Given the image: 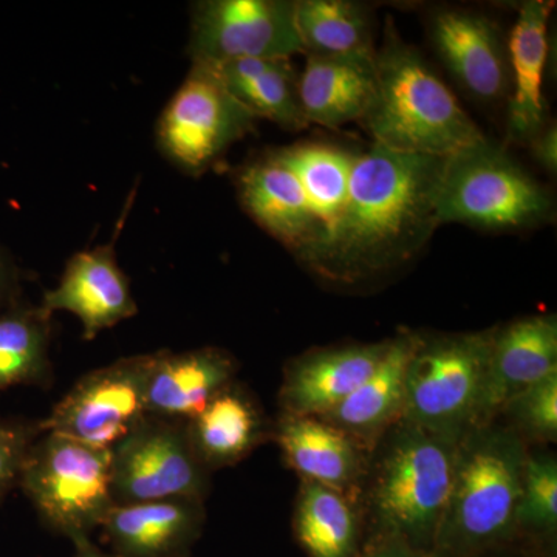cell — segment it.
Instances as JSON below:
<instances>
[{
    "label": "cell",
    "instance_id": "cell-1",
    "mask_svg": "<svg viewBox=\"0 0 557 557\" xmlns=\"http://www.w3.org/2000/svg\"><path fill=\"white\" fill-rule=\"evenodd\" d=\"M443 159L370 145L355 153L346 211L335 239L311 269L355 285L408 263L440 228L435 193Z\"/></svg>",
    "mask_w": 557,
    "mask_h": 557
},
{
    "label": "cell",
    "instance_id": "cell-2",
    "mask_svg": "<svg viewBox=\"0 0 557 557\" xmlns=\"http://www.w3.org/2000/svg\"><path fill=\"white\" fill-rule=\"evenodd\" d=\"M460 443L399 420L370 453L357 502L364 544L399 541L431 555L453 490Z\"/></svg>",
    "mask_w": 557,
    "mask_h": 557
},
{
    "label": "cell",
    "instance_id": "cell-3",
    "mask_svg": "<svg viewBox=\"0 0 557 557\" xmlns=\"http://www.w3.org/2000/svg\"><path fill=\"white\" fill-rule=\"evenodd\" d=\"M528 445L494 420L458 445L453 490L432 557H472L518 547V509Z\"/></svg>",
    "mask_w": 557,
    "mask_h": 557
},
{
    "label": "cell",
    "instance_id": "cell-4",
    "mask_svg": "<svg viewBox=\"0 0 557 557\" xmlns=\"http://www.w3.org/2000/svg\"><path fill=\"white\" fill-rule=\"evenodd\" d=\"M359 123L375 145L438 159L486 138L391 22L375 53V94Z\"/></svg>",
    "mask_w": 557,
    "mask_h": 557
},
{
    "label": "cell",
    "instance_id": "cell-5",
    "mask_svg": "<svg viewBox=\"0 0 557 557\" xmlns=\"http://www.w3.org/2000/svg\"><path fill=\"white\" fill-rule=\"evenodd\" d=\"M491 330L420 333L406 373L401 420L460 443L486 423Z\"/></svg>",
    "mask_w": 557,
    "mask_h": 557
},
{
    "label": "cell",
    "instance_id": "cell-6",
    "mask_svg": "<svg viewBox=\"0 0 557 557\" xmlns=\"http://www.w3.org/2000/svg\"><path fill=\"white\" fill-rule=\"evenodd\" d=\"M552 211L548 190L487 138L443 159L435 193L440 226L528 228L547 220Z\"/></svg>",
    "mask_w": 557,
    "mask_h": 557
},
{
    "label": "cell",
    "instance_id": "cell-7",
    "mask_svg": "<svg viewBox=\"0 0 557 557\" xmlns=\"http://www.w3.org/2000/svg\"><path fill=\"white\" fill-rule=\"evenodd\" d=\"M20 486L54 533L89 539L115 505L109 449L44 431L33 443Z\"/></svg>",
    "mask_w": 557,
    "mask_h": 557
},
{
    "label": "cell",
    "instance_id": "cell-8",
    "mask_svg": "<svg viewBox=\"0 0 557 557\" xmlns=\"http://www.w3.org/2000/svg\"><path fill=\"white\" fill-rule=\"evenodd\" d=\"M256 120L230 94L214 69L193 62L161 113L157 145L180 171L200 175L234 143L251 134Z\"/></svg>",
    "mask_w": 557,
    "mask_h": 557
},
{
    "label": "cell",
    "instance_id": "cell-9",
    "mask_svg": "<svg viewBox=\"0 0 557 557\" xmlns=\"http://www.w3.org/2000/svg\"><path fill=\"white\" fill-rule=\"evenodd\" d=\"M110 456L115 505L208 496L211 472L190 445L186 421L148 413Z\"/></svg>",
    "mask_w": 557,
    "mask_h": 557
},
{
    "label": "cell",
    "instance_id": "cell-10",
    "mask_svg": "<svg viewBox=\"0 0 557 557\" xmlns=\"http://www.w3.org/2000/svg\"><path fill=\"white\" fill-rule=\"evenodd\" d=\"M153 361L156 351L134 355L81 376L40 420L42 431L112 449L148 416L146 387Z\"/></svg>",
    "mask_w": 557,
    "mask_h": 557
},
{
    "label": "cell",
    "instance_id": "cell-11",
    "mask_svg": "<svg viewBox=\"0 0 557 557\" xmlns=\"http://www.w3.org/2000/svg\"><path fill=\"white\" fill-rule=\"evenodd\" d=\"M188 53L197 64L304 53L288 0H205L190 14Z\"/></svg>",
    "mask_w": 557,
    "mask_h": 557
},
{
    "label": "cell",
    "instance_id": "cell-12",
    "mask_svg": "<svg viewBox=\"0 0 557 557\" xmlns=\"http://www.w3.org/2000/svg\"><path fill=\"white\" fill-rule=\"evenodd\" d=\"M391 339L311 348L289 359L278 388L282 416L322 417L375 372Z\"/></svg>",
    "mask_w": 557,
    "mask_h": 557
},
{
    "label": "cell",
    "instance_id": "cell-13",
    "mask_svg": "<svg viewBox=\"0 0 557 557\" xmlns=\"http://www.w3.org/2000/svg\"><path fill=\"white\" fill-rule=\"evenodd\" d=\"M40 307L75 314L83 324V338H97L104 330L134 318L138 307L129 278L116 262L113 244L76 252L65 265L60 284L44 295Z\"/></svg>",
    "mask_w": 557,
    "mask_h": 557
},
{
    "label": "cell",
    "instance_id": "cell-14",
    "mask_svg": "<svg viewBox=\"0 0 557 557\" xmlns=\"http://www.w3.org/2000/svg\"><path fill=\"white\" fill-rule=\"evenodd\" d=\"M431 36L440 58L469 95L485 102L508 97L507 44L490 17L468 10H440L432 17Z\"/></svg>",
    "mask_w": 557,
    "mask_h": 557
},
{
    "label": "cell",
    "instance_id": "cell-15",
    "mask_svg": "<svg viewBox=\"0 0 557 557\" xmlns=\"http://www.w3.org/2000/svg\"><path fill=\"white\" fill-rule=\"evenodd\" d=\"M249 218L300 260L314 247V225L299 180L274 150L242 168L236 178Z\"/></svg>",
    "mask_w": 557,
    "mask_h": 557
},
{
    "label": "cell",
    "instance_id": "cell-16",
    "mask_svg": "<svg viewBox=\"0 0 557 557\" xmlns=\"http://www.w3.org/2000/svg\"><path fill=\"white\" fill-rule=\"evenodd\" d=\"M557 373V319L530 314L491 329L486 423L497 420L508 399Z\"/></svg>",
    "mask_w": 557,
    "mask_h": 557
},
{
    "label": "cell",
    "instance_id": "cell-17",
    "mask_svg": "<svg viewBox=\"0 0 557 557\" xmlns=\"http://www.w3.org/2000/svg\"><path fill=\"white\" fill-rule=\"evenodd\" d=\"M271 440L300 480L358 496L368 471L370 450L346 432L318 417L282 416Z\"/></svg>",
    "mask_w": 557,
    "mask_h": 557
},
{
    "label": "cell",
    "instance_id": "cell-18",
    "mask_svg": "<svg viewBox=\"0 0 557 557\" xmlns=\"http://www.w3.org/2000/svg\"><path fill=\"white\" fill-rule=\"evenodd\" d=\"M205 519V502L171 498L113 505L101 528L115 557H189Z\"/></svg>",
    "mask_w": 557,
    "mask_h": 557
},
{
    "label": "cell",
    "instance_id": "cell-19",
    "mask_svg": "<svg viewBox=\"0 0 557 557\" xmlns=\"http://www.w3.org/2000/svg\"><path fill=\"white\" fill-rule=\"evenodd\" d=\"M237 369L233 355L219 347L182 354L156 351L146 387V410L150 416L193 420L236 381Z\"/></svg>",
    "mask_w": 557,
    "mask_h": 557
},
{
    "label": "cell",
    "instance_id": "cell-20",
    "mask_svg": "<svg viewBox=\"0 0 557 557\" xmlns=\"http://www.w3.org/2000/svg\"><path fill=\"white\" fill-rule=\"evenodd\" d=\"M555 2L528 0L507 42L509 61L508 135L528 143L544 129V73L548 58V24Z\"/></svg>",
    "mask_w": 557,
    "mask_h": 557
},
{
    "label": "cell",
    "instance_id": "cell-21",
    "mask_svg": "<svg viewBox=\"0 0 557 557\" xmlns=\"http://www.w3.org/2000/svg\"><path fill=\"white\" fill-rule=\"evenodd\" d=\"M418 338V332H401L391 338L386 357L375 372L339 406L318 418L346 432L372 453L380 438L403 418L406 373Z\"/></svg>",
    "mask_w": 557,
    "mask_h": 557
},
{
    "label": "cell",
    "instance_id": "cell-22",
    "mask_svg": "<svg viewBox=\"0 0 557 557\" xmlns=\"http://www.w3.org/2000/svg\"><path fill=\"white\" fill-rule=\"evenodd\" d=\"M299 180L314 225V247L304 262L313 269L335 239L350 189L355 153L330 143L304 141L274 149Z\"/></svg>",
    "mask_w": 557,
    "mask_h": 557
},
{
    "label": "cell",
    "instance_id": "cell-23",
    "mask_svg": "<svg viewBox=\"0 0 557 557\" xmlns=\"http://www.w3.org/2000/svg\"><path fill=\"white\" fill-rule=\"evenodd\" d=\"M186 431L201 465L212 472L240 463L271 440L273 424L251 394L234 381L199 416L186 421Z\"/></svg>",
    "mask_w": 557,
    "mask_h": 557
},
{
    "label": "cell",
    "instance_id": "cell-24",
    "mask_svg": "<svg viewBox=\"0 0 557 557\" xmlns=\"http://www.w3.org/2000/svg\"><path fill=\"white\" fill-rule=\"evenodd\" d=\"M298 90L307 124L335 129L359 123L375 94V58L307 54Z\"/></svg>",
    "mask_w": 557,
    "mask_h": 557
},
{
    "label": "cell",
    "instance_id": "cell-25",
    "mask_svg": "<svg viewBox=\"0 0 557 557\" xmlns=\"http://www.w3.org/2000/svg\"><path fill=\"white\" fill-rule=\"evenodd\" d=\"M293 531L309 557H358L364 528L357 497L300 480Z\"/></svg>",
    "mask_w": 557,
    "mask_h": 557
},
{
    "label": "cell",
    "instance_id": "cell-26",
    "mask_svg": "<svg viewBox=\"0 0 557 557\" xmlns=\"http://www.w3.org/2000/svg\"><path fill=\"white\" fill-rule=\"evenodd\" d=\"M209 67L256 119L273 121L289 131L309 126L300 108L299 76L288 58H249Z\"/></svg>",
    "mask_w": 557,
    "mask_h": 557
},
{
    "label": "cell",
    "instance_id": "cell-27",
    "mask_svg": "<svg viewBox=\"0 0 557 557\" xmlns=\"http://www.w3.org/2000/svg\"><path fill=\"white\" fill-rule=\"evenodd\" d=\"M295 25L304 53L330 58H375L368 7L351 0H298Z\"/></svg>",
    "mask_w": 557,
    "mask_h": 557
},
{
    "label": "cell",
    "instance_id": "cell-28",
    "mask_svg": "<svg viewBox=\"0 0 557 557\" xmlns=\"http://www.w3.org/2000/svg\"><path fill=\"white\" fill-rule=\"evenodd\" d=\"M51 314L17 300L0 310V394L16 386H46L51 380Z\"/></svg>",
    "mask_w": 557,
    "mask_h": 557
},
{
    "label": "cell",
    "instance_id": "cell-29",
    "mask_svg": "<svg viewBox=\"0 0 557 557\" xmlns=\"http://www.w3.org/2000/svg\"><path fill=\"white\" fill-rule=\"evenodd\" d=\"M557 534V457L545 446H528L518 509V547L555 557Z\"/></svg>",
    "mask_w": 557,
    "mask_h": 557
},
{
    "label": "cell",
    "instance_id": "cell-30",
    "mask_svg": "<svg viewBox=\"0 0 557 557\" xmlns=\"http://www.w3.org/2000/svg\"><path fill=\"white\" fill-rule=\"evenodd\" d=\"M500 416L507 418L505 424L518 432L528 446L556 443L557 373L508 399L498 413Z\"/></svg>",
    "mask_w": 557,
    "mask_h": 557
},
{
    "label": "cell",
    "instance_id": "cell-31",
    "mask_svg": "<svg viewBox=\"0 0 557 557\" xmlns=\"http://www.w3.org/2000/svg\"><path fill=\"white\" fill-rule=\"evenodd\" d=\"M42 432L40 421L0 418V502L20 486L25 460Z\"/></svg>",
    "mask_w": 557,
    "mask_h": 557
},
{
    "label": "cell",
    "instance_id": "cell-32",
    "mask_svg": "<svg viewBox=\"0 0 557 557\" xmlns=\"http://www.w3.org/2000/svg\"><path fill=\"white\" fill-rule=\"evenodd\" d=\"M21 273L9 249L0 244V310L22 299Z\"/></svg>",
    "mask_w": 557,
    "mask_h": 557
},
{
    "label": "cell",
    "instance_id": "cell-33",
    "mask_svg": "<svg viewBox=\"0 0 557 557\" xmlns=\"http://www.w3.org/2000/svg\"><path fill=\"white\" fill-rule=\"evenodd\" d=\"M534 160L549 174L557 171V129L555 124H545L544 129L528 141Z\"/></svg>",
    "mask_w": 557,
    "mask_h": 557
},
{
    "label": "cell",
    "instance_id": "cell-34",
    "mask_svg": "<svg viewBox=\"0 0 557 557\" xmlns=\"http://www.w3.org/2000/svg\"><path fill=\"white\" fill-rule=\"evenodd\" d=\"M358 557H432L399 541L366 542Z\"/></svg>",
    "mask_w": 557,
    "mask_h": 557
},
{
    "label": "cell",
    "instance_id": "cell-35",
    "mask_svg": "<svg viewBox=\"0 0 557 557\" xmlns=\"http://www.w3.org/2000/svg\"><path fill=\"white\" fill-rule=\"evenodd\" d=\"M472 557H539L534 553L527 552V549L520 547H507L493 549V552L482 553V555Z\"/></svg>",
    "mask_w": 557,
    "mask_h": 557
},
{
    "label": "cell",
    "instance_id": "cell-36",
    "mask_svg": "<svg viewBox=\"0 0 557 557\" xmlns=\"http://www.w3.org/2000/svg\"><path fill=\"white\" fill-rule=\"evenodd\" d=\"M76 545V556L75 557H115L113 555H106V553L100 552L94 544H91L89 539H81V541L75 542Z\"/></svg>",
    "mask_w": 557,
    "mask_h": 557
}]
</instances>
